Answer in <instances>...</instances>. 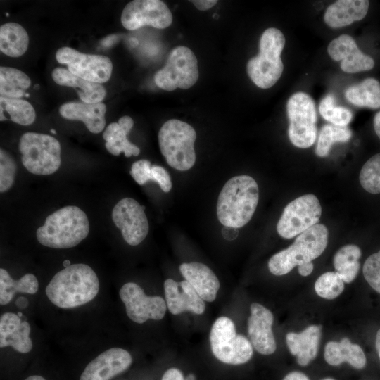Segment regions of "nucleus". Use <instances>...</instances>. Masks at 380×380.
Returning a JSON list of instances; mask_svg holds the SVG:
<instances>
[{"instance_id":"c9c22d12","label":"nucleus","mask_w":380,"mask_h":380,"mask_svg":"<svg viewBox=\"0 0 380 380\" xmlns=\"http://www.w3.org/2000/svg\"><path fill=\"white\" fill-rule=\"evenodd\" d=\"M359 179L365 191L373 194H380V153L372 156L364 164Z\"/></svg>"},{"instance_id":"c85d7f7f","label":"nucleus","mask_w":380,"mask_h":380,"mask_svg":"<svg viewBox=\"0 0 380 380\" xmlns=\"http://www.w3.org/2000/svg\"><path fill=\"white\" fill-rule=\"evenodd\" d=\"M345 96L356 106L379 108L380 83L373 77H368L357 84L349 87L345 91Z\"/></svg>"},{"instance_id":"39448f33","label":"nucleus","mask_w":380,"mask_h":380,"mask_svg":"<svg viewBox=\"0 0 380 380\" xmlns=\"http://www.w3.org/2000/svg\"><path fill=\"white\" fill-rule=\"evenodd\" d=\"M285 37L278 29L270 27L262 33L259 43V53L247 63V73L258 87L267 89L280 78L284 65L281 53Z\"/></svg>"},{"instance_id":"a18cd8bd","label":"nucleus","mask_w":380,"mask_h":380,"mask_svg":"<svg viewBox=\"0 0 380 380\" xmlns=\"http://www.w3.org/2000/svg\"><path fill=\"white\" fill-rule=\"evenodd\" d=\"M313 268V263L312 262H307L298 265V272L301 276H308L312 272Z\"/></svg>"},{"instance_id":"8fccbe9b","label":"nucleus","mask_w":380,"mask_h":380,"mask_svg":"<svg viewBox=\"0 0 380 380\" xmlns=\"http://www.w3.org/2000/svg\"><path fill=\"white\" fill-rule=\"evenodd\" d=\"M375 345L380 359V329L377 331L376 333Z\"/></svg>"},{"instance_id":"6e6552de","label":"nucleus","mask_w":380,"mask_h":380,"mask_svg":"<svg viewBox=\"0 0 380 380\" xmlns=\"http://www.w3.org/2000/svg\"><path fill=\"white\" fill-rule=\"evenodd\" d=\"M210 342L215 357L226 364H243L253 356L251 343L244 336L236 334L234 323L227 317H220L215 321Z\"/></svg>"},{"instance_id":"a211bd4d","label":"nucleus","mask_w":380,"mask_h":380,"mask_svg":"<svg viewBox=\"0 0 380 380\" xmlns=\"http://www.w3.org/2000/svg\"><path fill=\"white\" fill-rule=\"evenodd\" d=\"M248 332L254 348L260 354L271 355L276 350V341L272 330L273 315L263 305L253 303L250 308Z\"/></svg>"},{"instance_id":"f8f14e48","label":"nucleus","mask_w":380,"mask_h":380,"mask_svg":"<svg viewBox=\"0 0 380 380\" xmlns=\"http://www.w3.org/2000/svg\"><path fill=\"white\" fill-rule=\"evenodd\" d=\"M56 58L66 65L72 74L84 80L101 84L110 78L113 64L107 56L85 54L65 46L58 49Z\"/></svg>"},{"instance_id":"423d86ee","label":"nucleus","mask_w":380,"mask_h":380,"mask_svg":"<svg viewBox=\"0 0 380 380\" xmlns=\"http://www.w3.org/2000/svg\"><path fill=\"white\" fill-rule=\"evenodd\" d=\"M196 138L195 129L188 123L176 119L166 121L159 130L158 142L167 164L180 171L191 168L196 162Z\"/></svg>"},{"instance_id":"de8ad7c7","label":"nucleus","mask_w":380,"mask_h":380,"mask_svg":"<svg viewBox=\"0 0 380 380\" xmlns=\"http://www.w3.org/2000/svg\"><path fill=\"white\" fill-rule=\"evenodd\" d=\"M374 129L376 135L380 139V111L378 112L374 118L373 121Z\"/></svg>"},{"instance_id":"f704fd0d","label":"nucleus","mask_w":380,"mask_h":380,"mask_svg":"<svg viewBox=\"0 0 380 380\" xmlns=\"http://www.w3.org/2000/svg\"><path fill=\"white\" fill-rule=\"evenodd\" d=\"M319 110L324 120L336 126L346 127L353 118V113L349 109L336 106L335 97L331 94L322 99Z\"/></svg>"},{"instance_id":"ddd939ff","label":"nucleus","mask_w":380,"mask_h":380,"mask_svg":"<svg viewBox=\"0 0 380 380\" xmlns=\"http://www.w3.org/2000/svg\"><path fill=\"white\" fill-rule=\"evenodd\" d=\"M172 22V15L167 5L160 0H134L129 2L121 14L125 28L135 30L143 26L165 29Z\"/></svg>"},{"instance_id":"0eeeda50","label":"nucleus","mask_w":380,"mask_h":380,"mask_svg":"<svg viewBox=\"0 0 380 380\" xmlns=\"http://www.w3.org/2000/svg\"><path fill=\"white\" fill-rule=\"evenodd\" d=\"M18 147L23 166L32 174L51 175L61 165V144L50 135L26 132L21 136Z\"/></svg>"},{"instance_id":"a19ab883","label":"nucleus","mask_w":380,"mask_h":380,"mask_svg":"<svg viewBox=\"0 0 380 380\" xmlns=\"http://www.w3.org/2000/svg\"><path fill=\"white\" fill-rule=\"evenodd\" d=\"M158 184L161 189L167 193L172 189V182L167 170L159 165L151 166V179Z\"/></svg>"},{"instance_id":"3c124183","label":"nucleus","mask_w":380,"mask_h":380,"mask_svg":"<svg viewBox=\"0 0 380 380\" xmlns=\"http://www.w3.org/2000/svg\"><path fill=\"white\" fill-rule=\"evenodd\" d=\"M25 380H46V379L44 377L39 375H32L25 379Z\"/></svg>"},{"instance_id":"4d7b16f0","label":"nucleus","mask_w":380,"mask_h":380,"mask_svg":"<svg viewBox=\"0 0 380 380\" xmlns=\"http://www.w3.org/2000/svg\"><path fill=\"white\" fill-rule=\"evenodd\" d=\"M323 380H334V379H331V378H327V379H323Z\"/></svg>"},{"instance_id":"09e8293b","label":"nucleus","mask_w":380,"mask_h":380,"mask_svg":"<svg viewBox=\"0 0 380 380\" xmlns=\"http://www.w3.org/2000/svg\"><path fill=\"white\" fill-rule=\"evenodd\" d=\"M28 303L27 299L25 297H20L15 301L16 305L20 309L27 308L28 306Z\"/></svg>"},{"instance_id":"473e14b6","label":"nucleus","mask_w":380,"mask_h":380,"mask_svg":"<svg viewBox=\"0 0 380 380\" xmlns=\"http://www.w3.org/2000/svg\"><path fill=\"white\" fill-rule=\"evenodd\" d=\"M360 248L353 244L341 247L334 256V266L336 272L345 277H353L358 274L361 257Z\"/></svg>"},{"instance_id":"5fc2aeb1","label":"nucleus","mask_w":380,"mask_h":380,"mask_svg":"<svg viewBox=\"0 0 380 380\" xmlns=\"http://www.w3.org/2000/svg\"><path fill=\"white\" fill-rule=\"evenodd\" d=\"M34 88V89H39V84H35Z\"/></svg>"},{"instance_id":"58836bf2","label":"nucleus","mask_w":380,"mask_h":380,"mask_svg":"<svg viewBox=\"0 0 380 380\" xmlns=\"http://www.w3.org/2000/svg\"><path fill=\"white\" fill-rule=\"evenodd\" d=\"M362 272L369 286L380 293V250L368 257L364 263Z\"/></svg>"},{"instance_id":"b1692460","label":"nucleus","mask_w":380,"mask_h":380,"mask_svg":"<svg viewBox=\"0 0 380 380\" xmlns=\"http://www.w3.org/2000/svg\"><path fill=\"white\" fill-rule=\"evenodd\" d=\"M369 1L367 0H339L326 10L324 20L332 28H339L365 17Z\"/></svg>"},{"instance_id":"412c9836","label":"nucleus","mask_w":380,"mask_h":380,"mask_svg":"<svg viewBox=\"0 0 380 380\" xmlns=\"http://www.w3.org/2000/svg\"><path fill=\"white\" fill-rule=\"evenodd\" d=\"M179 270L185 280L203 300H215L220 289V281L208 266L197 262L182 263L179 266Z\"/></svg>"},{"instance_id":"4be33fe9","label":"nucleus","mask_w":380,"mask_h":380,"mask_svg":"<svg viewBox=\"0 0 380 380\" xmlns=\"http://www.w3.org/2000/svg\"><path fill=\"white\" fill-rule=\"evenodd\" d=\"M106 106L103 103L68 102L61 106L59 113L68 120L82 121L92 133L98 134L105 127Z\"/></svg>"},{"instance_id":"6ab92c4d","label":"nucleus","mask_w":380,"mask_h":380,"mask_svg":"<svg viewBox=\"0 0 380 380\" xmlns=\"http://www.w3.org/2000/svg\"><path fill=\"white\" fill-rule=\"evenodd\" d=\"M167 309L172 315L189 311L196 315L204 312L205 305L192 286L186 281L177 282L167 279L164 282Z\"/></svg>"},{"instance_id":"9d476101","label":"nucleus","mask_w":380,"mask_h":380,"mask_svg":"<svg viewBox=\"0 0 380 380\" xmlns=\"http://www.w3.org/2000/svg\"><path fill=\"white\" fill-rule=\"evenodd\" d=\"M286 110L291 142L300 148L312 146L317 137V118L312 97L304 92L295 93L287 101Z\"/></svg>"},{"instance_id":"6e6d98bb","label":"nucleus","mask_w":380,"mask_h":380,"mask_svg":"<svg viewBox=\"0 0 380 380\" xmlns=\"http://www.w3.org/2000/svg\"><path fill=\"white\" fill-rule=\"evenodd\" d=\"M50 132H51L52 134H56V130L53 129H51L50 130Z\"/></svg>"},{"instance_id":"e433bc0d","label":"nucleus","mask_w":380,"mask_h":380,"mask_svg":"<svg viewBox=\"0 0 380 380\" xmlns=\"http://www.w3.org/2000/svg\"><path fill=\"white\" fill-rule=\"evenodd\" d=\"M344 289V282L336 272H327L320 275L315 284L317 294L325 299L337 298Z\"/></svg>"},{"instance_id":"72a5a7b5","label":"nucleus","mask_w":380,"mask_h":380,"mask_svg":"<svg viewBox=\"0 0 380 380\" xmlns=\"http://www.w3.org/2000/svg\"><path fill=\"white\" fill-rule=\"evenodd\" d=\"M351 137L352 132L347 127L325 125L320 130L315 153L319 157H326L334 143L347 142Z\"/></svg>"},{"instance_id":"1a4fd4ad","label":"nucleus","mask_w":380,"mask_h":380,"mask_svg":"<svg viewBox=\"0 0 380 380\" xmlns=\"http://www.w3.org/2000/svg\"><path fill=\"white\" fill-rule=\"evenodd\" d=\"M198 61L186 46L175 47L170 53L165 65L154 76L156 85L165 91L191 87L198 78Z\"/></svg>"},{"instance_id":"f257e3e1","label":"nucleus","mask_w":380,"mask_h":380,"mask_svg":"<svg viewBox=\"0 0 380 380\" xmlns=\"http://www.w3.org/2000/svg\"><path fill=\"white\" fill-rule=\"evenodd\" d=\"M99 290V279L93 269L77 263L57 272L47 285L46 294L57 307L72 308L92 300Z\"/></svg>"},{"instance_id":"7ed1b4c3","label":"nucleus","mask_w":380,"mask_h":380,"mask_svg":"<svg viewBox=\"0 0 380 380\" xmlns=\"http://www.w3.org/2000/svg\"><path fill=\"white\" fill-rule=\"evenodd\" d=\"M89 232L85 213L79 207L68 205L49 215L36 232L38 241L53 248H69L78 245Z\"/></svg>"},{"instance_id":"2eb2a0df","label":"nucleus","mask_w":380,"mask_h":380,"mask_svg":"<svg viewBox=\"0 0 380 380\" xmlns=\"http://www.w3.org/2000/svg\"><path fill=\"white\" fill-rule=\"evenodd\" d=\"M112 219L130 246L139 244L148 234L149 225L144 206L133 198L121 199L113 209Z\"/></svg>"},{"instance_id":"393cba45","label":"nucleus","mask_w":380,"mask_h":380,"mask_svg":"<svg viewBox=\"0 0 380 380\" xmlns=\"http://www.w3.org/2000/svg\"><path fill=\"white\" fill-rule=\"evenodd\" d=\"M133 125L132 118L125 115L120 118L118 122H112L106 127L103 137L106 141V148L110 153L118 156L121 152H124L126 157L137 156L139 154V148L132 144L127 137Z\"/></svg>"},{"instance_id":"a878e982","label":"nucleus","mask_w":380,"mask_h":380,"mask_svg":"<svg viewBox=\"0 0 380 380\" xmlns=\"http://www.w3.org/2000/svg\"><path fill=\"white\" fill-rule=\"evenodd\" d=\"M52 78L59 85L77 89L82 102L97 103L106 96V89L101 84L79 77L65 68H55L52 71Z\"/></svg>"},{"instance_id":"603ef678","label":"nucleus","mask_w":380,"mask_h":380,"mask_svg":"<svg viewBox=\"0 0 380 380\" xmlns=\"http://www.w3.org/2000/svg\"><path fill=\"white\" fill-rule=\"evenodd\" d=\"M63 265L64 266V267H69L70 265V261L68 260H65L63 263Z\"/></svg>"},{"instance_id":"bb28decb","label":"nucleus","mask_w":380,"mask_h":380,"mask_svg":"<svg viewBox=\"0 0 380 380\" xmlns=\"http://www.w3.org/2000/svg\"><path fill=\"white\" fill-rule=\"evenodd\" d=\"M324 355L326 362L333 366L347 362L354 368L361 369L365 367L367 362L362 348L357 344L352 343L348 338H342L340 342H328Z\"/></svg>"},{"instance_id":"c03bdc74","label":"nucleus","mask_w":380,"mask_h":380,"mask_svg":"<svg viewBox=\"0 0 380 380\" xmlns=\"http://www.w3.org/2000/svg\"><path fill=\"white\" fill-rule=\"evenodd\" d=\"M222 234L225 239L234 240L238 236V229L236 228L224 226L222 229Z\"/></svg>"},{"instance_id":"37998d69","label":"nucleus","mask_w":380,"mask_h":380,"mask_svg":"<svg viewBox=\"0 0 380 380\" xmlns=\"http://www.w3.org/2000/svg\"><path fill=\"white\" fill-rule=\"evenodd\" d=\"M196 8L201 11H206L214 6L217 1L216 0H194L191 1Z\"/></svg>"},{"instance_id":"864d4df0","label":"nucleus","mask_w":380,"mask_h":380,"mask_svg":"<svg viewBox=\"0 0 380 380\" xmlns=\"http://www.w3.org/2000/svg\"><path fill=\"white\" fill-rule=\"evenodd\" d=\"M186 380H196L195 376L192 374L188 375Z\"/></svg>"},{"instance_id":"9b49d317","label":"nucleus","mask_w":380,"mask_h":380,"mask_svg":"<svg viewBox=\"0 0 380 380\" xmlns=\"http://www.w3.org/2000/svg\"><path fill=\"white\" fill-rule=\"evenodd\" d=\"M321 215L318 198L313 194L303 195L284 208L277 225V232L288 239L298 236L317 224Z\"/></svg>"},{"instance_id":"aec40b11","label":"nucleus","mask_w":380,"mask_h":380,"mask_svg":"<svg viewBox=\"0 0 380 380\" xmlns=\"http://www.w3.org/2000/svg\"><path fill=\"white\" fill-rule=\"evenodd\" d=\"M30 324L22 322L13 312H5L0 317V347H12L21 353H27L32 348L30 337Z\"/></svg>"},{"instance_id":"4468645a","label":"nucleus","mask_w":380,"mask_h":380,"mask_svg":"<svg viewBox=\"0 0 380 380\" xmlns=\"http://www.w3.org/2000/svg\"><path fill=\"white\" fill-rule=\"evenodd\" d=\"M119 294L128 317L136 323L142 324L148 319L160 320L165 315L167 305L165 300L158 296H146L135 283L125 284Z\"/></svg>"},{"instance_id":"7c9ffc66","label":"nucleus","mask_w":380,"mask_h":380,"mask_svg":"<svg viewBox=\"0 0 380 380\" xmlns=\"http://www.w3.org/2000/svg\"><path fill=\"white\" fill-rule=\"evenodd\" d=\"M35 110L28 101L20 99L0 97V120H10L21 125L34 122Z\"/></svg>"},{"instance_id":"dca6fc26","label":"nucleus","mask_w":380,"mask_h":380,"mask_svg":"<svg viewBox=\"0 0 380 380\" xmlns=\"http://www.w3.org/2000/svg\"><path fill=\"white\" fill-rule=\"evenodd\" d=\"M132 362V356L126 350L108 349L86 366L80 380H110L128 369Z\"/></svg>"},{"instance_id":"c756f323","label":"nucleus","mask_w":380,"mask_h":380,"mask_svg":"<svg viewBox=\"0 0 380 380\" xmlns=\"http://www.w3.org/2000/svg\"><path fill=\"white\" fill-rule=\"evenodd\" d=\"M39 283L37 277L31 273L23 275L19 280H14L8 272L0 269V304H8L17 292L34 294L37 292Z\"/></svg>"},{"instance_id":"5701e85b","label":"nucleus","mask_w":380,"mask_h":380,"mask_svg":"<svg viewBox=\"0 0 380 380\" xmlns=\"http://www.w3.org/2000/svg\"><path fill=\"white\" fill-rule=\"evenodd\" d=\"M320 338L321 326L311 325L300 333H288L286 341L291 353L296 357L297 362L306 366L316 357Z\"/></svg>"},{"instance_id":"79ce46f5","label":"nucleus","mask_w":380,"mask_h":380,"mask_svg":"<svg viewBox=\"0 0 380 380\" xmlns=\"http://www.w3.org/2000/svg\"><path fill=\"white\" fill-rule=\"evenodd\" d=\"M161 380H184V379L181 371L173 367L164 373Z\"/></svg>"},{"instance_id":"49530a36","label":"nucleus","mask_w":380,"mask_h":380,"mask_svg":"<svg viewBox=\"0 0 380 380\" xmlns=\"http://www.w3.org/2000/svg\"><path fill=\"white\" fill-rule=\"evenodd\" d=\"M283 380H310L303 373L300 372H291L289 373Z\"/></svg>"},{"instance_id":"13d9d810","label":"nucleus","mask_w":380,"mask_h":380,"mask_svg":"<svg viewBox=\"0 0 380 380\" xmlns=\"http://www.w3.org/2000/svg\"><path fill=\"white\" fill-rule=\"evenodd\" d=\"M25 96H26V97H29V96H30V94H29L28 93H26V94H25Z\"/></svg>"},{"instance_id":"f3484780","label":"nucleus","mask_w":380,"mask_h":380,"mask_svg":"<svg viewBox=\"0 0 380 380\" xmlns=\"http://www.w3.org/2000/svg\"><path fill=\"white\" fill-rule=\"evenodd\" d=\"M327 51L332 59L341 61V70L347 73L369 70L374 66L373 58L362 52L353 38L348 34L333 39Z\"/></svg>"},{"instance_id":"4c0bfd02","label":"nucleus","mask_w":380,"mask_h":380,"mask_svg":"<svg viewBox=\"0 0 380 380\" xmlns=\"http://www.w3.org/2000/svg\"><path fill=\"white\" fill-rule=\"evenodd\" d=\"M17 165L13 157L5 150H0V191L9 190L14 184Z\"/></svg>"},{"instance_id":"20e7f679","label":"nucleus","mask_w":380,"mask_h":380,"mask_svg":"<svg viewBox=\"0 0 380 380\" xmlns=\"http://www.w3.org/2000/svg\"><path fill=\"white\" fill-rule=\"evenodd\" d=\"M326 226L317 224L299 234L293 243L274 254L268 262L270 272L277 276L288 274L296 266L318 258L328 243Z\"/></svg>"},{"instance_id":"2f4dec72","label":"nucleus","mask_w":380,"mask_h":380,"mask_svg":"<svg viewBox=\"0 0 380 380\" xmlns=\"http://www.w3.org/2000/svg\"><path fill=\"white\" fill-rule=\"evenodd\" d=\"M31 84L29 77L18 69L0 68V94L1 97L20 99L25 96V90Z\"/></svg>"},{"instance_id":"cd10ccee","label":"nucleus","mask_w":380,"mask_h":380,"mask_svg":"<svg viewBox=\"0 0 380 380\" xmlns=\"http://www.w3.org/2000/svg\"><path fill=\"white\" fill-rule=\"evenodd\" d=\"M29 37L25 30L15 23H8L0 27V50L10 57H19L27 49Z\"/></svg>"},{"instance_id":"f03ea898","label":"nucleus","mask_w":380,"mask_h":380,"mask_svg":"<svg viewBox=\"0 0 380 380\" xmlns=\"http://www.w3.org/2000/svg\"><path fill=\"white\" fill-rule=\"evenodd\" d=\"M259 199L258 186L248 175L229 179L221 190L217 203V216L226 227L240 228L253 217Z\"/></svg>"},{"instance_id":"ea45409f","label":"nucleus","mask_w":380,"mask_h":380,"mask_svg":"<svg viewBox=\"0 0 380 380\" xmlns=\"http://www.w3.org/2000/svg\"><path fill=\"white\" fill-rule=\"evenodd\" d=\"M151 166L147 160H137L132 164L130 175L137 183L143 185L151 179Z\"/></svg>"}]
</instances>
